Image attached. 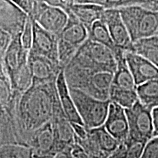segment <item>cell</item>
<instances>
[{"instance_id":"cell-1","label":"cell","mask_w":158,"mask_h":158,"mask_svg":"<svg viewBox=\"0 0 158 158\" xmlns=\"http://www.w3.org/2000/svg\"><path fill=\"white\" fill-rule=\"evenodd\" d=\"M59 104L56 81L32 84L22 94L18 107V120L27 143L32 132L51 121Z\"/></svg>"},{"instance_id":"cell-2","label":"cell","mask_w":158,"mask_h":158,"mask_svg":"<svg viewBox=\"0 0 158 158\" xmlns=\"http://www.w3.org/2000/svg\"><path fill=\"white\" fill-rule=\"evenodd\" d=\"M64 76L70 89H77L100 100H110L114 73L92 71L67 64Z\"/></svg>"},{"instance_id":"cell-3","label":"cell","mask_w":158,"mask_h":158,"mask_svg":"<svg viewBox=\"0 0 158 158\" xmlns=\"http://www.w3.org/2000/svg\"><path fill=\"white\" fill-rule=\"evenodd\" d=\"M68 64L92 71L115 73L117 62L112 51L105 45L87 39Z\"/></svg>"},{"instance_id":"cell-4","label":"cell","mask_w":158,"mask_h":158,"mask_svg":"<svg viewBox=\"0 0 158 158\" xmlns=\"http://www.w3.org/2000/svg\"><path fill=\"white\" fill-rule=\"evenodd\" d=\"M133 42L156 35L158 30V11L141 5H130L118 8Z\"/></svg>"},{"instance_id":"cell-5","label":"cell","mask_w":158,"mask_h":158,"mask_svg":"<svg viewBox=\"0 0 158 158\" xmlns=\"http://www.w3.org/2000/svg\"><path fill=\"white\" fill-rule=\"evenodd\" d=\"M70 91L85 127L93 129L103 125L111 101L95 98L77 89H70Z\"/></svg>"},{"instance_id":"cell-6","label":"cell","mask_w":158,"mask_h":158,"mask_svg":"<svg viewBox=\"0 0 158 158\" xmlns=\"http://www.w3.org/2000/svg\"><path fill=\"white\" fill-rule=\"evenodd\" d=\"M68 21L58 37L59 60L63 68L70 62L71 59L81 45L88 39L89 32L86 27L69 10Z\"/></svg>"},{"instance_id":"cell-7","label":"cell","mask_w":158,"mask_h":158,"mask_svg":"<svg viewBox=\"0 0 158 158\" xmlns=\"http://www.w3.org/2000/svg\"><path fill=\"white\" fill-rule=\"evenodd\" d=\"M129 124V137L148 143L154 138L152 111L139 100L132 107L125 109Z\"/></svg>"},{"instance_id":"cell-8","label":"cell","mask_w":158,"mask_h":158,"mask_svg":"<svg viewBox=\"0 0 158 158\" xmlns=\"http://www.w3.org/2000/svg\"><path fill=\"white\" fill-rule=\"evenodd\" d=\"M29 15L41 27L56 36L60 34L68 21V14L64 10L43 2H31V13Z\"/></svg>"},{"instance_id":"cell-9","label":"cell","mask_w":158,"mask_h":158,"mask_svg":"<svg viewBox=\"0 0 158 158\" xmlns=\"http://www.w3.org/2000/svg\"><path fill=\"white\" fill-rule=\"evenodd\" d=\"M27 143L33 150L34 158H52L59 152L51 121L32 132Z\"/></svg>"},{"instance_id":"cell-10","label":"cell","mask_w":158,"mask_h":158,"mask_svg":"<svg viewBox=\"0 0 158 158\" xmlns=\"http://www.w3.org/2000/svg\"><path fill=\"white\" fill-rule=\"evenodd\" d=\"M29 14L10 0H0V29L12 35L22 34Z\"/></svg>"},{"instance_id":"cell-11","label":"cell","mask_w":158,"mask_h":158,"mask_svg":"<svg viewBox=\"0 0 158 158\" xmlns=\"http://www.w3.org/2000/svg\"><path fill=\"white\" fill-rule=\"evenodd\" d=\"M102 21L106 23L116 46L125 52H133V42L118 8H106Z\"/></svg>"},{"instance_id":"cell-12","label":"cell","mask_w":158,"mask_h":158,"mask_svg":"<svg viewBox=\"0 0 158 158\" xmlns=\"http://www.w3.org/2000/svg\"><path fill=\"white\" fill-rule=\"evenodd\" d=\"M29 52L45 56L56 64H60L59 60L58 37L41 27L34 19L32 44Z\"/></svg>"},{"instance_id":"cell-13","label":"cell","mask_w":158,"mask_h":158,"mask_svg":"<svg viewBox=\"0 0 158 158\" xmlns=\"http://www.w3.org/2000/svg\"><path fill=\"white\" fill-rule=\"evenodd\" d=\"M28 65L32 76L33 84L56 81L59 73L64 69L46 57L29 52Z\"/></svg>"},{"instance_id":"cell-14","label":"cell","mask_w":158,"mask_h":158,"mask_svg":"<svg viewBox=\"0 0 158 158\" xmlns=\"http://www.w3.org/2000/svg\"><path fill=\"white\" fill-rule=\"evenodd\" d=\"M21 36V35H19L13 37L8 49L1 59V66L3 67L9 79L28 64L29 51L23 47Z\"/></svg>"},{"instance_id":"cell-15","label":"cell","mask_w":158,"mask_h":158,"mask_svg":"<svg viewBox=\"0 0 158 158\" xmlns=\"http://www.w3.org/2000/svg\"><path fill=\"white\" fill-rule=\"evenodd\" d=\"M103 125L119 142L125 141L129 137V124L125 108L115 102H110L107 118Z\"/></svg>"},{"instance_id":"cell-16","label":"cell","mask_w":158,"mask_h":158,"mask_svg":"<svg viewBox=\"0 0 158 158\" xmlns=\"http://www.w3.org/2000/svg\"><path fill=\"white\" fill-rule=\"evenodd\" d=\"M125 59L137 86L158 78L157 67L141 55L125 52Z\"/></svg>"},{"instance_id":"cell-17","label":"cell","mask_w":158,"mask_h":158,"mask_svg":"<svg viewBox=\"0 0 158 158\" xmlns=\"http://www.w3.org/2000/svg\"><path fill=\"white\" fill-rule=\"evenodd\" d=\"M56 135L59 152L73 147L75 143V134L72 123L69 121L63 112L61 103L57 106L54 115L51 119Z\"/></svg>"},{"instance_id":"cell-18","label":"cell","mask_w":158,"mask_h":158,"mask_svg":"<svg viewBox=\"0 0 158 158\" xmlns=\"http://www.w3.org/2000/svg\"><path fill=\"white\" fill-rule=\"evenodd\" d=\"M56 88L61 106L64 115L71 123L84 124L79 115L76 104L71 95L70 88L64 76V70L62 69L56 79Z\"/></svg>"},{"instance_id":"cell-19","label":"cell","mask_w":158,"mask_h":158,"mask_svg":"<svg viewBox=\"0 0 158 158\" xmlns=\"http://www.w3.org/2000/svg\"><path fill=\"white\" fill-rule=\"evenodd\" d=\"M69 7L70 11L86 27L88 31L94 22L102 19L106 9L101 5L78 3L70 4Z\"/></svg>"},{"instance_id":"cell-20","label":"cell","mask_w":158,"mask_h":158,"mask_svg":"<svg viewBox=\"0 0 158 158\" xmlns=\"http://www.w3.org/2000/svg\"><path fill=\"white\" fill-rule=\"evenodd\" d=\"M88 38L100 44L105 45L112 51L115 58L124 54L125 51L118 48L114 43L106 23L102 20H99L92 24L89 29Z\"/></svg>"},{"instance_id":"cell-21","label":"cell","mask_w":158,"mask_h":158,"mask_svg":"<svg viewBox=\"0 0 158 158\" xmlns=\"http://www.w3.org/2000/svg\"><path fill=\"white\" fill-rule=\"evenodd\" d=\"M117 68L114 74L111 86L126 89H136L137 85L125 59V52L116 57Z\"/></svg>"},{"instance_id":"cell-22","label":"cell","mask_w":158,"mask_h":158,"mask_svg":"<svg viewBox=\"0 0 158 158\" xmlns=\"http://www.w3.org/2000/svg\"><path fill=\"white\" fill-rule=\"evenodd\" d=\"M87 130L89 135L94 140L106 158L117 148L120 143L105 128L104 125Z\"/></svg>"},{"instance_id":"cell-23","label":"cell","mask_w":158,"mask_h":158,"mask_svg":"<svg viewBox=\"0 0 158 158\" xmlns=\"http://www.w3.org/2000/svg\"><path fill=\"white\" fill-rule=\"evenodd\" d=\"M133 52L141 55L158 68V36L146 37L133 43Z\"/></svg>"},{"instance_id":"cell-24","label":"cell","mask_w":158,"mask_h":158,"mask_svg":"<svg viewBox=\"0 0 158 158\" xmlns=\"http://www.w3.org/2000/svg\"><path fill=\"white\" fill-rule=\"evenodd\" d=\"M136 91L142 104L151 110L158 107V78L138 85Z\"/></svg>"},{"instance_id":"cell-25","label":"cell","mask_w":158,"mask_h":158,"mask_svg":"<svg viewBox=\"0 0 158 158\" xmlns=\"http://www.w3.org/2000/svg\"><path fill=\"white\" fill-rule=\"evenodd\" d=\"M109 99L112 102H115L127 109L138 101V96L136 89H126L111 86Z\"/></svg>"},{"instance_id":"cell-26","label":"cell","mask_w":158,"mask_h":158,"mask_svg":"<svg viewBox=\"0 0 158 158\" xmlns=\"http://www.w3.org/2000/svg\"><path fill=\"white\" fill-rule=\"evenodd\" d=\"M0 158H34V154L27 144L5 143L0 146Z\"/></svg>"},{"instance_id":"cell-27","label":"cell","mask_w":158,"mask_h":158,"mask_svg":"<svg viewBox=\"0 0 158 158\" xmlns=\"http://www.w3.org/2000/svg\"><path fill=\"white\" fill-rule=\"evenodd\" d=\"M127 158H141L147 143L128 137Z\"/></svg>"},{"instance_id":"cell-28","label":"cell","mask_w":158,"mask_h":158,"mask_svg":"<svg viewBox=\"0 0 158 158\" xmlns=\"http://www.w3.org/2000/svg\"><path fill=\"white\" fill-rule=\"evenodd\" d=\"M21 38L23 47L27 51H30L33 40V19L30 15H29Z\"/></svg>"},{"instance_id":"cell-29","label":"cell","mask_w":158,"mask_h":158,"mask_svg":"<svg viewBox=\"0 0 158 158\" xmlns=\"http://www.w3.org/2000/svg\"><path fill=\"white\" fill-rule=\"evenodd\" d=\"M141 158H158V137L148 142Z\"/></svg>"},{"instance_id":"cell-30","label":"cell","mask_w":158,"mask_h":158,"mask_svg":"<svg viewBox=\"0 0 158 158\" xmlns=\"http://www.w3.org/2000/svg\"><path fill=\"white\" fill-rule=\"evenodd\" d=\"M13 37L3 29L0 30V58L2 59L12 42Z\"/></svg>"},{"instance_id":"cell-31","label":"cell","mask_w":158,"mask_h":158,"mask_svg":"<svg viewBox=\"0 0 158 158\" xmlns=\"http://www.w3.org/2000/svg\"><path fill=\"white\" fill-rule=\"evenodd\" d=\"M127 140L120 142L117 148L114 150L108 158H127Z\"/></svg>"},{"instance_id":"cell-32","label":"cell","mask_w":158,"mask_h":158,"mask_svg":"<svg viewBox=\"0 0 158 158\" xmlns=\"http://www.w3.org/2000/svg\"><path fill=\"white\" fill-rule=\"evenodd\" d=\"M72 155L74 158H96L85 151L76 141L72 147Z\"/></svg>"},{"instance_id":"cell-33","label":"cell","mask_w":158,"mask_h":158,"mask_svg":"<svg viewBox=\"0 0 158 158\" xmlns=\"http://www.w3.org/2000/svg\"><path fill=\"white\" fill-rule=\"evenodd\" d=\"M73 127L75 134L77 137L81 139H84L87 136V128H86L84 124L72 123Z\"/></svg>"},{"instance_id":"cell-34","label":"cell","mask_w":158,"mask_h":158,"mask_svg":"<svg viewBox=\"0 0 158 158\" xmlns=\"http://www.w3.org/2000/svg\"><path fill=\"white\" fill-rule=\"evenodd\" d=\"M15 5L19 6L21 8H22L26 13H27L29 15L31 13V2L30 0H10Z\"/></svg>"},{"instance_id":"cell-35","label":"cell","mask_w":158,"mask_h":158,"mask_svg":"<svg viewBox=\"0 0 158 158\" xmlns=\"http://www.w3.org/2000/svg\"><path fill=\"white\" fill-rule=\"evenodd\" d=\"M141 5L152 10L158 11V0H141Z\"/></svg>"},{"instance_id":"cell-36","label":"cell","mask_w":158,"mask_h":158,"mask_svg":"<svg viewBox=\"0 0 158 158\" xmlns=\"http://www.w3.org/2000/svg\"><path fill=\"white\" fill-rule=\"evenodd\" d=\"M152 114L154 124V137H158V107L152 109Z\"/></svg>"},{"instance_id":"cell-37","label":"cell","mask_w":158,"mask_h":158,"mask_svg":"<svg viewBox=\"0 0 158 158\" xmlns=\"http://www.w3.org/2000/svg\"><path fill=\"white\" fill-rule=\"evenodd\" d=\"M74 3L98 5H101L106 8V0H74Z\"/></svg>"},{"instance_id":"cell-38","label":"cell","mask_w":158,"mask_h":158,"mask_svg":"<svg viewBox=\"0 0 158 158\" xmlns=\"http://www.w3.org/2000/svg\"><path fill=\"white\" fill-rule=\"evenodd\" d=\"M52 158H74L72 155V147L63 150Z\"/></svg>"},{"instance_id":"cell-39","label":"cell","mask_w":158,"mask_h":158,"mask_svg":"<svg viewBox=\"0 0 158 158\" xmlns=\"http://www.w3.org/2000/svg\"><path fill=\"white\" fill-rule=\"evenodd\" d=\"M64 1H66L67 2L69 3V4H73V3H74V0H64Z\"/></svg>"},{"instance_id":"cell-40","label":"cell","mask_w":158,"mask_h":158,"mask_svg":"<svg viewBox=\"0 0 158 158\" xmlns=\"http://www.w3.org/2000/svg\"><path fill=\"white\" fill-rule=\"evenodd\" d=\"M156 35H157V36H158V30L157 31V33H156Z\"/></svg>"}]
</instances>
